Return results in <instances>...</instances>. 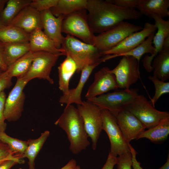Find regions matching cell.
<instances>
[{"label": "cell", "instance_id": "cell-10", "mask_svg": "<svg viewBox=\"0 0 169 169\" xmlns=\"http://www.w3.org/2000/svg\"><path fill=\"white\" fill-rule=\"evenodd\" d=\"M60 56L59 54L44 51L33 52V60L29 69L21 78L28 82L33 79L38 78L46 80L50 84H53L54 81L50 77V72Z\"/></svg>", "mask_w": 169, "mask_h": 169}, {"label": "cell", "instance_id": "cell-37", "mask_svg": "<svg viewBox=\"0 0 169 169\" xmlns=\"http://www.w3.org/2000/svg\"><path fill=\"white\" fill-rule=\"evenodd\" d=\"M6 99V95L3 91L0 93V132H5L6 128V124L4 116V109L5 101Z\"/></svg>", "mask_w": 169, "mask_h": 169}, {"label": "cell", "instance_id": "cell-32", "mask_svg": "<svg viewBox=\"0 0 169 169\" xmlns=\"http://www.w3.org/2000/svg\"><path fill=\"white\" fill-rule=\"evenodd\" d=\"M0 140L8 146L14 156L22 158V156L28 146L27 141H22L11 137L7 135L5 132H0Z\"/></svg>", "mask_w": 169, "mask_h": 169}, {"label": "cell", "instance_id": "cell-23", "mask_svg": "<svg viewBox=\"0 0 169 169\" xmlns=\"http://www.w3.org/2000/svg\"><path fill=\"white\" fill-rule=\"evenodd\" d=\"M66 56L58 67L59 88L64 95L69 94L70 79L77 70L74 61L69 56Z\"/></svg>", "mask_w": 169, "mask_h": 169}, {"label": "cell", "instance_id": "cell-14", "mask_svg": "<svg viewBox=\"0 0 169 169\" xmlns=\"http://www.w3.org/2000/svg\"><path fill=\"white\" fill-rule=\"evenodd\" d=\"M156 29L154 24L146 22L142 30L130 34L116 46L103 52V54L118 55L128 52L142 43L151 34L156 32Z\"/></svg>", "mask_w": 169, "mask_h": 169}, {"label": "cell", "instance_id": "cell-21", "mask_svg": "<svg viewBox=\"0 0 169 169\" xmlns=\"http://www.w3.org/2000/svg\"><path fill=\"white\" fill-rule=\"evenodd\" d=\"M151 66L153 76L163 81L169 78V37L164 41L161 51L154 59Z\"/></svg>", "mask_w": 169, "mask_h": 169}, {"label": "cell", "instance_id": "cell-30", "mask_svg": "<svg viewBox=\"0 0 169 169\" xmlns=\"http://www.w3.org/2000/svg\"><path fill=\"white\" fill-rule=\"evenodd\" d=\"M33 53L30 51L8 67L6 71L12 78L22 77L28 72L32 62Z\"/></svg>", "mask_w": 169, "mask_h": 169}, {"label": "cell", "instance_id": "cell-3", "mask_svg": "<svg viewBox=\"0 0 169 169\" xmlns=\"http://www.w3.org/2000/svg\"><path fill=\"white\" fill-rule=\"evenodd\" d=\"M60 48L64 50V55L69 56L74 61L78 73L85 66L96 62L104 55L103 52L94 45L69 34L63 36Z\"/></svg>", "mask_w": 169, "mask_h": 169}, {"label": "cell", "instance_id": "cell-2", "mask_svg": "<svg viewBox=\"0 0 169 169\" xmlns=\"http://www.w3.org/2000/svg\"><path fill=\"white\" fill-rule=\"evenodd\" d=\"M54 124L65 132L70 142L69 149L73 154H78L90 145L82 118L72 104L66 105Z\"/></svg>", "mask_w": 169, "mask_h": 169}, {"label": "cell", "instance_id": "cell-43", "mask_svg": "<svg viewBox=\"0 0 169 169\" xmlns=\"http://www.w3.org/2000/svg\"><path fill=\"white\" fill-rule=\"evenodd\" d=\"M19 163L17 161L9 160L0 164V169H11L14 165Z\"/></svg>", "mask_w": 169, "mask_h": 169}, {"label": "cell", "instance_id": "cell-47", "mask_svg": "<svg viewBox=\"0 0 169 169\" xmlns=\"http://www.w3.org/2000/svg\"><path fill=\"white\" fill-rule=\"evenodd\" d=\"M75 169H81L79 165H77Z\"/></svg>", "mask_w": 169, "mask_h": 169}, {"label": "cell", "instance_id": "cell-42", "mask_svg": "<svg viewBox=\"0 0 169 169\" xmlns=\"http://www.w3.org/2000/svg\"><path fill=\"white\" fill-rule=\"evenodd\" d=\"M5 44L0 41V68L3 71L7 70L8 67L3 59V53Z\"/></svg>", "mask_w": 169, "mask_h": 169}, {"label": "cell", "instance_id": "cell-8", "mask_svg": "<svg viewBox=\"0 0 169 169\" xmlns=\"http://www.w3.org/2000/svg\"><path fill=\"white\" fill-rule=\"evenodd\" d=\"M143 28L141 26L123 21L111 29L95 36L94 45L103 52L108 51L130 34Z\"/></svg>", "mask_w": 169, "mask_h": 169}, {"label": "cell", "instance_id": "cell-49", "mask_svg": "<svg viewBox=\"0 0 169 169\" xmlns=\"http://www.w3.org/2000/svg\"><path fill=\"white\" fill-rule=\"evenodd\" d=\"M4 71L1 69L0 68V74Z\"/></svg>", "mask_w": 169, "mask_h": 169}, {"label": "cell", "instance_id": "cell-44", "mask_svg": "<svg viewBox=\"0 0 169 169\" xmlns=\"http://www.w3.org/2000/svg\"><path fill=\"white\" fill-rule=\"evenodd\" d=\"M77 166L76 161L74 159L70 160L68 163L60 169H75Z\"/></svg>", "mask_w": 169, "mask_h": 169}, {"label": "cell", "instance_id": "cell-28", "mask_svg": "<svg viewBox=\"0 0 169 169\" xmlns=\"http://www.w3.org/2000/svg\"><path fill=\"white\" fill-rule=\"evenodd\" d=\"M32 0H9L5 8L0 13L2 23L9 25L13 19L25 7L29 5Z\"/></svg>", "mask_w": 169, "mask_h": 169}, {"label": "cell", "instance_id": "cell-29", "mask_svg": "<svg viewBox=\"0 0 169 169\" xmlns=\"http://www.w3.org/2000/svg\"><path fill=\"white\" fill-rule=\"evenodd\" d=\"M29 34L11 25L0 28V41L6 43L28 42Z\"/></svg>", "mask_w": 169, "mask_h": 169}, {"label": "cell", "instance_id": "cell-46", "mask_svg": "<svg viewBox=\"0 0 169 169\" xmlns=\"http://www.w3.org/2000/svg\"><path fill=\"white\" fill-rule=\"evenodd\" d=\"M4 26V25L2 23L1 19L0 14V28L2 27V26Z\"/></svg>", "mask_w": 169, "mask_h": 169}, {"label": "cell", "instance_id": "cell-5", "mask_svg": "<svg viewBox=\"0 0 169 169\" xmlns=\"http://www.w3.org/2000/svg\"><path fill=\"white\" fill-rule=\"evenodd\" d=\"M141 122L145 129L155 126L169 117V113L156 109L143 95H138L126 108Z\"/></svg>", "mask_w": 169, "mask_h": 169}, {"label": "cell", "instance_id": "cell-40", "mask_svg": "<svg viewBox=\"0 0 169 169\" xmlns=\"http://www.w3.org/2000/svg\"><path fill=\"white\" fill-rule=\"evenodd\" d=\"M117 162V157L109 153L106 161L101 169H113Z\"/></svg>", "mask_w": 169, "mask_h": 169}, {"label": "cell", "instance_id": "cell-6", "mask_svg": "<svg viewBox=\"0 0 169 169\" xmlns=\"http://www.w3.org/2000/svg\"><path fill=\"white\" fill-rule=\"evenodd\" d=\"M77 109L84 122L86 131L91 139L92 148L96 150L98 139L103 130L102 109L87 100L77 105Z\"/></svg>", "mask_w": 169, "mask_h": 169}, {"label": "cell", "instance_id": "cell-25", "mask_svg": "<svg viewBox=\"0 0 169 169\" xmlns=\"http://www.w3.org/2000/svg\"><path fill=\"white\" fill-rule=\"evenodd\" d=\"M87 0H58L56 5L50 10L55 17H64L76 11L86 9Z\"/></svg>", "mask_w": 169, "mask_h": 169}, {"label": "cell", "instance_id": "cell-11", "mask_svg": "<svg viewBox=\"0 0 169 169\" xmlns=\"http://www.w3.org/2000/svg\"><path fill=\"white\" fill-rule=\"evenodd\" d=\"M115 75L118 87L121 89H130L140 78L139 63L131 56H123L118 65L110 70Z\"/></svg>", "mask_w": 169, "mask_h": 169}, {"label": "cell", "instance_id": "cell-35", "mask_svg": "<svg viewBox=\"0 0 169 169\" xmlns=\"http://www.w3.org/2000/svg\"><path fill=\"white\" fill-rule=\"evenodd\" d=\"M117 169H132V156L131 152H126L117 157Z\"/></svg>", "mask_w": 169, "mask_h": 169}, {"label": "cell", "instance_id": "cell-9", "mask_svg": "<svg viewBox=\"0 0 169 169\" xmlns=\"http://www.w3.org/2000/svg\"><path fill=\"white\" fill-rule=\"evenodd\" d=\"M103 130L107 133L110 142L109 152L117 157L130 151L129 144L125 139L117 122L115 117L108 110H101Z\"/></svg>", "mask_w": 169, "mask_h": 169}, {"label": "cell", "instance_id": "cell-24", "mask_svg": "<svg viewBox=\"0 0 169 169\" xmlns=\"http://www.w3.org/2000/svg\"><path fill=\"white\" fill-rule=\"evenodd\" d=\"M30 51L29 42L6 43L3 53L4 62L8 67Z\"/></svg>", "mask_w": 169, "mask_h": 169}, {"label": "cell", "instance_id": "cell-45", "mask_svg": "<svg viewBox=\"0 0 169 169\" xmlns=\"http://www.w3.org/2000/svg\"><path fill=\"white\" fill-rule=\"evenodd\" d=\"M158 169H169V155H168L166 162L161 167Z\"/></svg>", "mask_w": 169, "mask_h": 169}, {"label": "cell", "instance_id": "cell-27", "mask_svg": "<svg viewBox=\"0 0 169 169\" xmlns=\"http://www.w3.org/2000/svg\"><path fill=\"white\" fill-rule=\"evenodd\" d=\"M169 134V117H168L154 127L145 130L137 140L145 138L153 142H161L167 138Z\"/></svg>", "mask_w": 169, "mask_h": 169}, {"label": "cell", "instance_id": "cell-26", "mask_svg": "<svg viewBox=\"0 0 169 169\" xmlns=\"http://www.w3.org/2000/svg\"><path fill=\"white\" fill-rule=\"evenodd\" d=\"M49 135L50 132L47 130L41 133L38 138L27 141L28 146L21 158H28L29 169H35V158Z\"/></svg>", "mask_w": 169, "mask_h": 169}, {"label": "cell", "instance_id": "cell-17", "mask_svg": "<svg viewBox=\"0 0 169 169\" xmlns=\"http://www.w3.org/2000/svg\"><path fill=\"white\" fill-rule=\"evenodd\" d=\"M123 135L128 143L137 139L145 128L138 119L126 109L120 111L115 116Z\"/></svg>", "mask_w": 169, "mask_h": 169}, {"label": "cell", "instance_id": "cell-16", "mask_svg": "<svg viewBox=\"0 0 169 169\" xmlns=\"http://www.w3.org/2000/svg\"><path fill=\"white\" fill-rule=\"evenodd\" d=\"M108 54L101 57L96 62L85 66L82 69L80 77L76 87L70 89L68 94L63 95L60 98L59 102L66 105L75 103L77 105L83 104L81 95L84 87L94 69L101 63L110 59Z\"/></svg>", "mask_w": 169, "mask_h": 169}, {"label": "cell", "instance_id": "cell-34", "mask_svg": "<svg viewBox=\"0 0 169 169\" xmlns=\"http://www.w3.org/2000/svg\"><path fill=\"white\" fill-rule=\"evenodd\" d=\"M58 0H33L29 6L40 12L55 6Z\"/></svg>", "mask_w": 169, "mask_h": 169}, {"label": "cell", "instance_id": "cell-22", "mask_svg": "<svg viewBox=\"0 0 169 169\" xmlns=\"http://www.w3.org/2000/svg\"><path fill=\"white\" fill-rule=\"evenodd\" d=\"M169 0H141L136 8L150 18L153 15L163 18L169 16Z\"/></svg>", "mask_w": 169, "mask_h": 169}, {"label": "cell", "instance_id": "cell-1", "mask_svg": "<svg viewBox=\"0 0 169 169\" xmlns=\"http://www.w3.org/2000/svg\"><path fill=\"white\" fill-rule=\"evenodd\" d=\"M86 9L89 27L94 33H103L126 19H137L142 15L135 9L121 8L109 0H87Z\"/></svg>", "mask_w": 169, "mask_h": 169}, {"label": "cell", "instance_id": "cell-31", "mask_svg": "<svg viewBox=\"0 0 169 169\" xmlns=\"http://www.w3.org/2000/svg\"><path fill=\"white\" fill-rule=\"evenodd\" d=\"M156 33L154 32L149 35L142 43L131 50L120 54H114L115 58L124 56H131L135 58L139 63L140 59L144 54L150 53L152 54L154 48L152 45V41Z\"/></svg>", "mask_w": 169, "mask_h": 169}, {"label": "cell", "instance_id": "cell-33", "mask_svg": "<svg viewBox=\"0 0 169 169\" xmlns=\"http://www.w3.org/2000/svg\"><path fill=\"white\" fill-rule=\"evenodd\" d=\"M148 79L153 83L155 88L154 95L149 101L155 107V104L160 97L169 93V82L162 81L153 75L149 76Z\"/></svg>", "mask_w": 169, "mask_h": 169}, {"label": "cell", "instance_id": "cell-38", "mask_svg": "<svg viewBox=\"0 0 169 169\" xmlns=\"http://www.w3.org/2000/svg\"><path fill=\"white\" fill-rule=\"evenodd\" d=\"M141 0H109L115 5L119 7L135 9L136 8Z\"/></svg>", "mask_w": 169, "mask_h": 169}, {"label": "cell", "instance_id": "cell-50", "mask_svg": "<svg viewBox=\"0 0 169 169\" xmlns=\"http://www.w3.org/2000/svg\"><path fill=\"white\" fill-rule=\"evenodd\" d=\"M19 169H22L21 168H19Z\"/></svg>", "mask_w": 169, "mask_h": 169}, {"label": "cell", "instance_id": "cell-41", "mask_svg": "<svg viewBox=\"0 0 169 169\" xmlns=\"http://www.w3.org/2000/svg\"><path fill=\"white\" fill-rule=\"evenodd\" d=\"M129 146L132 156V167L133 168V169H143L141 166L140 163L136 159L137 152L130 143L129 144Z\"/></svg>", "mask_w": 169, "mask_h": 169}, {"label": "cell", "instance_id": "cell-15", "mask_svg": "<svg viewBox=\"0 0 169 169\" xmlns=\"http://www.w3.org/2000/svg\"><path fill=\"white\" fill-rule=\"evenodd\" d=\"M151 18L154 19V24L157 29L152 41V44H154V52L150 56L146 55L142 60L143 66L149 73L153 70L151 66L153 60L162 50L165 39L169 37V21L165 20L155 15H152Z\"/></svg>", "mask_w": 169, "mask_h": 169}, {"label": "cell", "instance_id": "cell-36", "mask_svg": "<svg viewBox=\"0 0 169 169\" xmlns=\"http://www.w3.org/2000/svg\"><path fill=\"white\" fill-rule=\"evenodd\" d=\"M5 159L15 160L19 162V164L24 163V161L22 158L14 156L8 146L0 140V161Z\"/></svg>", "mask_w": 169, "mask_h": 169}, {"label": "cell", "instance_id": "cell-20", "mask_svg": "<svg viewBox=\"0 0 169 169\" xmlns=\"http://www.w3.org/2000/svg\"><path fill=\"white\" fill-rule=\"evenodd\" d=\"M28 42L30 51L33 52L42 51L64 55V50L57 49L53 41L40 28H37L29 34Z\"/></svg>", "mask_w": 169, "mask_h": 169}, {"label": "cell", "instance_id": "cell-7", "mask_svg": "<svg viewBox=\"0 0 169 169\" xmlns=\"http://www.w3.org/2000/svg\"><path fill=\"white\" fill-rule=\"evenodd\" d=\"M86 11L79 10L65 16L62 23V32L94 45L95 35L89 27Z\"/></svg>", "mask_w": 169, "mask_h": 169}, {"label": "cell", "instance_id": "cell-48", "mask_svg": "<svg viewBox=\"0 0 169 169\" xmlns=\"http://www.w3.org/2000/svg\"><path fill=\"white\" fill-rule=\"evenodd\" d=\"M7 160V159H5V160H0V164L1 163H2L3 162L6 161V160Z\"/></svg>", "mask_w": 169, "mask_h": 169}, {"label": "cell", "instance_id": "cell-19", "mask_svg": "<svg viewBox=\"0 0 169 169\" xmlns=\"http://www.w3.org/2000/svg\"><path fill=\"white\" fill-rule=\"evenodd\" d=\"M9 25L19 28L30 34L35 29H43L40 12L29 5L18 14Z\"/></svg>", "mask_w": 169, "mask_h": 169}, {"label": "cell", "instance_id": "cell-39", "mask_svg": "<svg viewBox=\"0 0 169 169\" xmlns=\"http://www.w3.org/2000/svg\"><path fill=\"white\" fill-rule=\"evenodd\" d=\"M12 79L6 70L0 74V93L12 85Z\"/></svg>", "mask_w": 169, "mask_h": 169}, {"label": "cell", "instance_id": "cell-13", "mask_svg": "<svg viewBox=\"0 0 169 169\" xmlns=\"http://www.w3.org/2000/svg\"><path fill=\"white\" fill-rule=\"evenodd\" d=\"M94 80L89 86L85 97L87 99L119 88L115 76L107 67L102 68L95 73Z\"/></svg>", "mask_w": 169, "mask_h": 169}, {"label": "cell", "instance_id": "cell-18", "mask_svg": "<svg viewBox=\"0 0 169 169\" xmlns=\"http://www.w3.org/2000/svg\"><path fill=\"white\" fill-rule=\"evenodd\" d=\"M40 13L44 33L53 41L57 49H60L63 36L62 25L64 16L60 15L56 17L50 9L40 12Z\"/></svg>", "mask_w": 169, "mask_h": 169}, {"label": "cell", "instance_id": "cell-12", "mask_svg": "<svg viewBox=\"0 0 169 169\" xmlns=\"http://www.w3.org/2000/svg\"><path fill=\"white\" fill-rule=\"evenodd\" d=\"M28 82L21 78H18L14 86L6 98L4 116L8 121H16L20 117L25 98L23 90Z\"/></svg>", "mask_w": 169, "mask_h": 169}, {"label": "cell", "instance_id": "cell-4", "mask_svg": "<svg viewBox=\"0 0 169 169\" xmlns=\"http://www.w3.org/2000/svg\"><path fill=\"white\" fill-rule=\"evenodd\" d=\"M136 89L116 90L112 92L100 95L88 100L102 109L108 110L115 116L126 109L139 95Z\"/></svg>", "mask_w": 169, "mask_h": 169}]
</instances>
